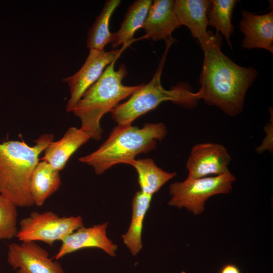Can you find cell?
Segmentation results:
<instances>
[{"mask_svg": "<svg viewBox=\"0 0 273 273\" xmlns=\"http://www.w3.org/2000/svg\"><path fill=\"white\" fill-rule=\"evenodd\" d=\"M221 35L212 34L202 47L204 57L199 78L201 100L231 117L240 114L247 91L258 74L252 67L238 65L221 51Z\"/></svg>", "mask_w": 273, "mask_h": 273, "instance_id": "obj_1", "label": "cell"}, {"mask_svg": "<svg viewBox=\"0 0 273 273\" xmlns=\"http://www.w3.org/2000/svg\"><path fill=\"white\" fill-rule=\"evenodd\" d=\"M54 141L52 134H44L30 146L24 141H8L0 143V195L17 207L34 205L30 191L32 172L39 156Z\"/></svg>", "mask_w": 273, "mask_h": 273, "instance_id": "obj_2", "label": "cell"}, {"mask_svg": "<svg viewBox=\"0 0 273 273\" xmlns=\"http://www.w3.org/2000/svg\"><path fill=\"white\" fill-rule=\"evenodd\" d=\"M167 132L162 122L146 123L142 128L117 125L97 150L79 161L91 166L95 173L100 175L115 165H129L136 155L154 150L157 141L165 138Z\"/></svg>", "mask_w": 273, "mask_h": 273, "instance_id": "obj_3", "label": "cell"}, {"mask_svg": "<svg viewBox=\"0 0 273 273\" xmlns=\"http://www.w3.org/2000/svg\"><path fill=\"white\" fill-rule=\"evenodd\" d=\"M116 60L107 67L98 80L83 94L72 111L81 121L80 128L94 140L99 141L102 138L103 130L100 121L102 117L144 84H123L122 80L127 75V69L125 65L122 64L115 70L114 65Z\"/></svg>", "mask_w": 273, "mask_h": 273, "instance_id": "obj_4", "label": "cell"}, {"mask_svg": "<svg viewBox=\"0 0 273 273\" xmlns=\"http://www.w3.org/2000/svg\"><path fill=\"white\" fill-rule=\"evenodd\" d=\"M175 40L171 37L165 41V51L151 81L147 84L144 83L127 101L119 104L111 110L112 118L117 125H131L139 117L154 109L165 101H171L186 108H194L201 100L200 92H192L186 83H178L170 89H165L161 84V77L167 54Z\"/></svg>", "mask_w": 273, "mask_h": 273, "instance_id": "obj_5", "label": "cell"}, {"mask_svg": "<svg viewBox=\"0 0 273 273\" xmlns=\"http://www.w3.org/2000/svg\"><path fill=\"white\" fill-rule=\"evenodd\" d=\"M236 177L231 171L223 174L198 178H187L169 187L171 198L168 205L179 209L185 208L194 215L202 214L205 202L211 197L228 194L233 189Z\"/></svg>", "mask_w": 273, "mask_h": 273, "instance_id": "obj_6", "label": "cell"}, {"mask_svg": "<svg viewBox=\"0 0 273 273\" xmlns=\"http://www.w3.org/2000/svg\"><path fill=\"white\" fill-rule=\"evenodd\" d=\"M16 237L21 241H42L50 246L62 241L68 235L83 226L81 216L60 217L48 211H33L22 219Z\"/></svg>", "mask_w": 273, "mask_h": 273, "instance_id": "obj_7", "label": "cell"}, {"mask_svg": "<svg viewBox=\"0 0 273 273\" xmlns=\"http://www.w3.org/2000/svg\"><path fill=\"white\" fill-rule=\"evenodd\" d=\"M127 46L105 51L89 50V54L81 68L74 75L62 79L70 90L66 111L72 112L83 94L100 77L104 69L117 60Z\"/></svg>", "mask_w": 273, "mask_h": 273, "instance_id": "obj_8", "label": "cell"}, {"mask_svg": "<svg viewBox=\"0 0 273 273\" xmlns=\"http://www.w3.org/2000/svg\"><path fill=\"white\" fill-rule=\"evenodd\" d=\"M232 158L223 145L213 143L198 144L191 149L186 162L188 178L218 175L230 171Z\"/></svg>", "mask_w": 273, "mask_h": 273, "instance_id": "obj_9", "label": "cell"}, {"mask_svg": "<svg viewBox=\"0 0 273 273\" xmlns=\"http://www.w3.org/2000/svg\"><path fill=\"white\" fill-rule=\"evenodd\" d=\"M35 242L23 241L8 246L7 261L17 273H65L58 262Z\"/></svg>", "mask_w": 273, "mask_h": 273, "instance_id": "obj_10", "label": "cell"}, {"mask_svg": "<svg viewBox=\"0 0 273 273\" xmlns=\"http://www.w3.org/2000/svg\"><path fill=\"white\" fill-rule=\"evenodd\" d=\"M108 224L106 222L88 228H79L61 241L54 258L58 260L66 255L89 248L100 249L109 256L115 257L118 246L107 236Z\"/></svg>", "mask_w": 273, "mask_h": 273, "instance_id": "obj_11", "label": "cell"}, {"mask_svg": "<svg viewBox=\"0 0 273 273\" xmlns=\"http://www.w3.org/2000/svg\"><path fill=\"white\" fill-rule=\"evenodd\" d=\"M270 8L269 12L262 15L242 10L238 27L244 35L243 48L262 49L273 54L272 3Z\"/></svg>", "mask_w": 273, "mask_h": 273, "instance_id": "obj_12", "label": "cell"}, {"mask_svg": "<svg viewBox=\"0 0 273 273\" xmlns=\"http://www.w3.org/2000/svg\"><path fill=\"white\" fill-rule=\"evenodd\" d=\"M211 6L209 0H175L174 12L180 26L188 28L194 39L201 48L211 37L213 33L207 31L208 13Z\"/></svg>", "mask_w": 273, "mask_h": 273, "instance_id": "obj_13", "label": "cell"}, {"mask_svg": "<svg viewBox=\"0 0 273 273\" xmlns=\"http://www.w3.org/2000/svg\"><path fill=\"white\" fill-rule=\"evenodd\" d=\"M174 1L154 0L142 28L146 38L154 41L171 38L172 32L180 26L174 12Z\"/></svg>", "mask_w": 273, "mask_h": 273, "instance_id": "obj_14", "label": "cell"}, {"mask_svg": "<svg viewBox=\"0 0 273 273\" xmlns=\"http://www.w3.org/2000/svg\"><path fill=\"white\" fill-rule=\"evenodd\" d=\"M89 139L88 134L80 128L70 127L61 139L49 145L41 160L60 171L65 167L73 153Z\"/></svg>", "mask_w": 273, "mask_h": 273, "instance_id": "obj_15", "label": "cell"}, {"mask_svg": "<svg viewBox=\"0 0 273 273\" xmlns=\"http://www.w3.org/2000/svg\"><path fill=\"white\" fill-rule=\"evenodd\" d=\"M152 196L139 191L135 193L132 199L130 223L127 232L121 237L123 243L133 256L136 255L143 247V223Z\"/></svg>", "mask_w": 273, "mask_h": 273, "instance_id": "obj_16", "label": "cell"}, {"mask_svg": "<svg viewBox=\"0 0 273 273\" xmlns=\"http://www.w3.org/2000/svg\"><path fill=\"white\" fill-rule=\"evenodd\" d=\"M60 171L41 161L35 166L30 181V191L34 205L42 206L46 200L60 188Z\"/></svg>", "mask_w": 273, "mask_h": 273, "instance_id": "obj_17", "label": "cell"}, {"mask_svg": "<svg viewBox=\"0 0 273 273\" xmlns=\"http://www.w3.org/2000/svg\"><path fill=\"white\" fill-rule=\"evenodd\" d=\"M152 3V0H136L128 7L120 28L113 33L112 48L127 47L134 40V34L142 28Z\"/></svg>", "mask_w": 273, "mask_h": 273, "instance_id": "obj_18", "label": "cell"}, {"mask_svg": "<svg viewBox=\"0 0 273 273\" xmlns=\"http://www.w3.org/2000/svg\"><path fill=\"white\" fill-rule=\"evenodd\" d=\"M129 165L138 173L140 191L152 196L176 175L175 172L163 170L150 158L134 159Z\"/></svg>", "mask_w": 273, "mask_h": 273, "instance_id": "obj_19", "label": "cell"}, {"mask_svg": "<svg viewBox=\"0 0 273 273\" xmlns=\"http://www.w3.org/2000/svg\"><path fill=\"white\" fill-rule=\"evenodd\" d=\"M121 3L120 0H107L87 33V47L89 49L104 50L105 46L112 41L113 33L110 31L111 17Z\"/></svg>", "mask_w": 273, "mask_h": 273, "instance_id": "obj_20", "label": "cell"}, {"mask_svg": "<svg viewBox=\"0 0 273 273\" xmlns=\"http://www.w3.org/2000/svg\"><path fill=\"white\" fill-rule=\"evenodd\" d=\"M238 1L236 0H211L208 13V25L214 28L216 33L220 32L228 45L232 49L231 37L234 27L232 23L233 10Z\"/></svg>", "mask_w": 273, "mask_h": 273, "instance_id": "obj_21", "label": "cell"}, {"mask_svg": "<svg viewBox=\"0 0 273 273\" xmlns=\"http://www.w3.org/2000/svg\"><path fill=\"white\" fill-rule=\"evenodd\" d=\"M17 206L11 201L0 195V239L10 240L16 237Z\"/></svg>", "mask_w": 273, "mask_h": 273, "instance_id": "obj_22", "label": "cell"}, {"mask_svg": "<svg viewBox=\"0 0 273 273\" xmlns=\"http://www.w3.org/2000/svg\"><path fill=\"white\" fill-rule=\"evenodd\" d=\"M220 273H240V271L236 265L229 264L221 268Z\"/></svg>", "mask_w": 273, "mask_h": 273, "instance_id": "obj_23", "label": "cell"}, {"mask_svg": "<svg viewBox=\"0 0 273 273\" xmlns=\"http://www.w3.org/2000/svg\"><path fill=\"white\" fill-rule=\"evenodd\" d=\"M180 273H186V272L185 271H182Z\"/></svg>", "mask_w": 273, "mask_h": 273, "instance_id": "obj_24", "label": "cell"}]
</instances>
